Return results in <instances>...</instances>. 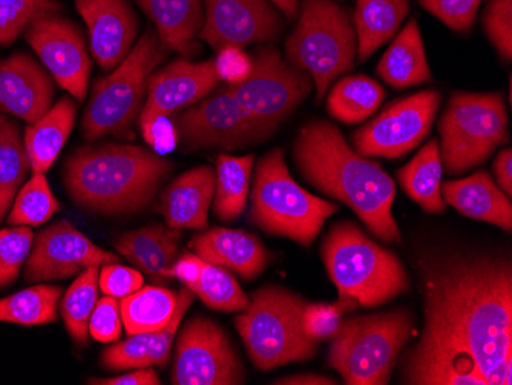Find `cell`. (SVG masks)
I'll return each instance as SVG.
<instances>
[{"instance_id":"obj_5","label":"cell","mask_w":512,"mask_h":385,"mask_svg":"<svg viewBox=\"0 0 512 385\" xmlns=\"http://www.w3.org/2000/svg\"><path fill=\"white\" fill-rule=\"evenodd\" d=\"M250 223L267 234L312 246L338 205L310 194L293 180L283 149L260 158L250 192Z\"/></svg>"},{"instance_id":"obj_29","label":"cell","mask_w":512,"mask_h":385,"mask_svg":"<svg viewBox=\"0 0 512 385\" xmlns=\"http://www.w3.org/2000/svg\"><path fill=\"white\" fill-rule=\"evenodd\" d=\"M408 14L410 0H356L352 19L358 42V62L364 63L390 42Z\"/></svg>"},{"instance_id":"obj_12","label":"cell","mask_w":512,"mask_h":385,"mask_svg":"<svg viewBox=\"0 0 512 385\" xmlns=\"http://www.w3.org/2000/svg\"><path fill=\"white\" fill-rule=\"evenodd\" d=\"M253 119L276 132L310 96L312 77L283 59L273 47H261L252 56V71L244 82L226 85Z\"/></svg>"},{"instance_id":"obj_41","label":"cell","mask_w":512,"mask_h":385,"mask_svg":"<svg viewBox=\"0 0 512 385\" xmlns=\"http://www.w3.org/2000/svg\"><path fill=\"white\" fill-rule=\"evenodd\" d=\"M350 310L347 304L339 300L335 304L307 303L302 312V330L315 343L332 339L344 321L342 316Z\"/></svg>"},{"instance_id":"obj_17","label":"cell","mask_w":512,"mask_h":385,"mask_svg":"<svg viewBox=\"0 0 512 385\" xmlns=\"http://www.w3.org/2000/svg\"><path fill=\"white\" fill-rule=\"evenodd\" d=\"M203 2L204 24L198 37L214 50L275 42L283 33V16L270 0Z\"/></svg>"},{"instance_id":"obj_30","label":"cell","mask_w":512,"mask_h":385,"mask_svg":"<svg viewBox=\"0 0 512 385\" xmlns=\"http://www.w3.org/2000/svg\"><path fill=\"white\" fill-rule=\"evenodd\" d=\"M442 171L444 168L440 162L439 142L430 140L398 172L399 183L405 194L428 214L447 212L448 205L442 197Z\"/></svg>"},{"instance_id":"obj_25","label":"cell","mask_w":512,"mask_h":385,"mask_svg":"<svg viewBox=\"0 0 512 385\" xmlns=\"http://www.w3.org/2000/svg\"><path fill=\"white\" fill-rule=\"evenodd\" d=\"M442 197L447 205L465 217L511 232V197L496 185L488 172L477 171L462 180L445 181L442 183Z\"/></svg>"},{"instance_id":"obj_24","label":"cell","mask_w":512,"mask_h":385,"mask_svg":"<svg viewBox=\"0 0 512 385\" xmlns=\"http://www.w3.org/2000/svg\"><path fill=\"white\" fill-rule=\"evenodd\" d=\"M135 4L151 19L166 50L177 51L184 59L200 53L203 0H135Z\"/></svg>"},{"instance_id":"obj_27","label":"cell","mask_w":512,"mask_h":385,"mask_svg":"<svg viewBox=\"0 0 512 385\" xmlns=\"http://www.w3.org/2000/svg\"><path fill=\"white\" fill-rule=\"evenodd\" d=\"M76 117L77 105L73 97H62L37 122L28 125L23 143L30 157L33 174L50 171L73 131Z\"/></svg>"},{"instance_id":"obj_13","label":"cell","mask_w":512,"mask_h":385,"mask_svg":"<svg viewBox=\"0 0 512 385\" xmlns=\"http://www.w3.org/2000/svg\"><path fill=\"white\" fill-rule=\"evenodd\" d=\"M244 379L243 364L229 336L214 320L197 316L178 333L172 384L237 385Z\"/></svg>"},{"instance_id":"obj_21","label":"cell","mask_w":512,"mask_h":385,"mask_svg":"<svg viewBox=\"0 0 512 385\" xmlns=\"http://www.w3.org/2000/svg\"><path fill=\"white\" fill-rule=\"evenodd\" d=\"M195 293L188 287H181L178 292L174 315L163 329L154 332L137 333L128 336L122 343L106 347L100 356V362L106 370L142 369V367H165L171 358L172 346L181 321L194 303Z\"/></svg>"},{"instance_id":"obj_32","label":"cell","mask_w":512,"mask_h":385,"mask_svg":"<svg viewBox=\"0 0 512 385\" xmlns=\"http://www.w3.org/2000/svg\"><path fill=\"white\" fill-rule=\"evenodd\" d=\"M178 293L165 286H143L120 298V313L126 335L163 329L174 315Z\"/></svg>"},{"instance_id":"obj_6","label":"cell","mask_w":512,"mask_h":385,"mask_svg":"<svg viewBox=\"0 0 512 385\" xmlns=\"http://www.w3.org/2000/svg\"><path fill=\"white\" fill-rule=\"evenodd\" d=\"M166 56L168 50L161 45L157 31H145L128 57L109 76L97 80L82 120L88 142L106 135L134 139L132 126L142 114L149 79Z\"/></svg>"},{"instance_id":"obj_51","label":"cell","mask_w":512,"mask_h":385,"mask_svg":"<svg viewBox=\"0 0 512 385\" xmlns=\"http://www.w3.org/2000/svg\"><path fill=\"white\" fill-rule=\"evenodd\" d=\"M273 384L283 385H335V379L327 378V376L313 375V373H302V375L287 376V378L276 379Z\"/></svg>"},{"instance_id":"obj_37","label":"cell","mask_w":512,"mask_h":385,"mask_svg":"<svg viewBox=\"0 0 512 385\" xmlns=\"http://www.w3.org/2000/svg\"><path fill=\"white\" fill-rule=\"evenodd\" d=\"M59 200L54 197L45 174H33L30 180L19 189L13 206L8 212L11 226H42L60 211Z\"/></svg>"},{"instance_id":"obj_8","label":"cell","mask_w":512,"mask_h":385,"mask_svg":"<svg viewBox=\"0 0 512 385\" xmlns=\"http://www.w3.org/2000/svg\"><path fill=\"white\" fill-rule=\"evenodd\" d=\"M307 301L281 286L256 290L249 306L237 316L235 326L256 369L306 362L316 355L318 343L302 330Z\"/></svg>"},{"instance_id":"obj_49","label":"cell","mask_w":512,"mask_h":385,"mask_svg":"<svg viewBox=\"0 0 512 385\" xmlns=\"http://www.w3.org/2000/svg\"><path fill=\"white\" fill-rule=\"evenodd\" d=\"M88 384L97 385H158L161 384L157 372L152 367H142V369H131V372L123 375L114 376V378L89 379Z\"/></svg>"},{"instance_id":"obj_9","label":"cell","mask_w":512,"mask_h":385,"mask_svg":"<svg viewBox=\"0 0 512 385\" xmlns=\"http://www.w3.org/2000/svg\"><path fill=\"white\" fill-rule=\"evenodd\" d=\"M407 310L355 316L332 338L329 364L348 385H385L410 338Z\"/></svg>"},{"instance_id":"obj_14","label":"cell","mask_w":512,"mask_h":385,"mask_svg":"<svg viewBox=\"0 0 512 385\" xmlns=\"http://www.w3.org/2000/svg\"><path fill=\"white\" fill-rule=\"evenodd\" d=\"M440 102L439 91L427 89L390 103L352 135L353 148L368 158L404 157L430 135Z\"/></svg>"},{"instance_id":"obj_11","label":"cell","mask_w":512,"mask_h":385,"mask_svg":"<svg viewBox=\"0 0 512 385\" xmlns=\"http://www.w3.org/2000/svg\"><path fill=\"white\" fill-rule=\"evenodd\" d=\"M178 145L183 151L223 149L240 151L260 145L275 132L253 119L229 93L226 85L174 116Z\"/></svg>"},{"instance_id":"obj_45","label":"cell","mask_w":512,"mask_h":385,"mask_svg":"<svg viewBox=\"0 0 512 385\" xmlns=\"http://www.w3.org/2000/svg\"><path fill=\"white\" fill-rule=\"evenodd\" d=\"M143 286V274L135 267L122 266L120 263H109L100 267L99 287L103 295L120 300L142 289Z\"/></svg>"},{"instance_id":"obj_19","label":"cell","mask_w":512,"mask_h":385,"mask_svg":"<svg viewBox=\"0 0 512 385\" xmlns=\"http://www.w3.org/2000/svg\"><path fill=\"white\" fill-rule=\"evenodd\" d=\"M88 27L91 53L103 71H112L138 40V17L128 0H74Z\"/></svg>"},{"instance_id":"obj_18","label":"cell","mask_w":512,"mask_h":385,"mask_svg":"<svg viewBox=\"0 0 512 385\" xmlns=\"http://www.w3.org/2000/svg\"><path fill=\"white\" fill-rule=\"evenodd\" d=\"M220 83L214 60L191 62L177 59L163 70L152 74L148 83L140 129L158 117H174L183 109L191 108L217 88Z\"/></svg>"},{"instance_id":"obj_46","label":"cell","mask_w":512,"mask_h":385,"mask_svg":"<svg viewBox=\"0 0 512 385\" xmlns=\"http://www.w3.org/2000/svg\"><path fill=\"white\" fill-rule=\"evenodd\" d=\"M244 48H221L214 59L215 70L224 85H237L244 82L252 71V56Z\"/></svg>"},{"instance_id":"obj_50","label":"cell","mask_w":512,"mask_h":385,"mask_svg":"<svg viewBox=\"0 0 512 385\" xmlns=\"http://www.w3.org/2000/svg\"><path fill=\"white\" fill-rule=\"evenodd\" d=\"M494 174H496L499 188L508 197L512 194V151L509 148L502 149L494 160Z\"/></svg>"},{"instance_id":"obj_22","label":"cell","mask_w":512,"mask_h":385,"mask_svg":"<svg viewBox=\"0 0 512 385\" xmlns=\"http://www.w3.org/2000/svg\"><path fill=\"white\" fill-rule=\"evenodd\" d=\"M189 247L206 263L232 270L246 281L260 277L269 263V252L260 238L241 229L200 232L189 240Z\"/></svg>"},{"instance_id":"obj_40","label":"cell","mask_w":512,"mask_h":385,"mask_svg":"<svg viewBox=\"0 0 512 385\" xmlns=\"http://www.w3.org/2000/svg\"><path fill=\"white\" fill-rule=\"evenodd\" d=\"M33 241L34 234L28 226L0 229V289L17 280Z\"/></svg>"},{"instance_id":"obj_38","label":"cell","mask_w":512,"mask_h":385,"mask_svg":"<svg viewBox=\"0 0 512 385\" xmlns=\"http://www.w3.org/2000/svg\"><path fill=\"white\" fill-rule=\"evenodd\" d=\"M191 290L206 306L220 312H243L249 306L250 298L241 289L237 278L230 274V270L206 261L200 280Z\"/></svg>"},{"instance_id":"obj_4","label":"cell","mask_w":512,"mask_h":385,"mask_svg":"<svg viewBox=\"0 0 512 385\" xmlns=\"http://www.w3.org/2000/svg\"><path fill=\"white\" fill-rule=\"evenodd\" d=\"M322 260L339 301L350 309L376 307L410 289V275L393 252L370 240L352 221H339L322 241Z\"/></svg>"},{"instance_id":"obj_7","label":"cell","mask_w":512,"mask_h":385,"mask_svg":"<svg viewBox=\"0 0 512 385\" xmlns=\"http://www.w3.org/2000/svg\"><path fill=\"white\" fill-rule=\"evenodd\" d=\"M298 14V24L286 40V60L312 77L316 99L322 100L355 65V25L347 8L335 0H302Z\"/></svg>"},{"instance_id":"obj_3","label":"cell","mask_w":512,"mask_h":385,"mask_svg":"<svg viewBox=\"0 0 512 385\" xmlns=\"http://www.w3.org/2000/svg\"><path fill=\"white\" fill-rule=\"evenodd\" d=\"M174 165L151 149L123 143L85 146L69 155L63 185L71 200L97 214H134L151 205Z\"/></svg>"},{"instance_id":"obj_43","label":"cell","mask_w":512,"mask_h":385,"mask_svg":"<svg viewBox=\"0 0 512 385\" xmlns=\"http://www.w3.org/2000/svg\"><path fill=\"white\" fill-rule=\"evenodd\" d=\"M422 8L456 33H470L482 0H419Z\"/></svg>"},{"instance_id":"obj_34","label":"cell","mask_w":512,"mask_h":385,"mask_svg":"<svg viewBox=\"0 0 512 385\" xmlns=\"http://www.w3.org/2000/svg\"><path fill=\"white\" fill-rule=\"evenodd\" d=\"M31 171L19 123L0 114V223L8 217L14 198Z\"/></svg>"},{"instance_id":"obj_1","label":"cell","mask_w":512,"mask_h":385,"mask_svg":"<svg viewBox=\"0 0 512 385\" xmlns=\"http://www.w3.org/2000/svg\"><path fill=\"white\" fill-rule=\"evenodd\" d=\"M425 324L402 362L417 385L512 384V267L508 258L444 252L422 264Z\"/></svg>"},{"instance_id":"obj_28","label":"cell","mask_w":512,"mask_h":385,"mask_svg":"<svg viewBox=\"0 0 512 385\" xmlns=\"http://www.w3.org/2000/svg\"><path fill=\"white\" fill-rule=\"evenodd\" d=\"M378 76L396 89L411 88L431 82L430 65L425 56L424 40L417 20H408L376 68Z\"/></svg>"},{"instance_id":"obj_10","label":"cell","mask_w":512,"mask_h":385,"mask_svg":"<svg viewBox=\"0 0 512 385\" xmlns=\"http://www.w3.org/2000/svg\"><path fill=\"white\" fill-rule=\"evenodd\" d=\"M442 168L459 175L508 143V111L500 93H454L439 123Z\"/></svg>"},{"instance_id":"obj_26","label":"cell","mask_w":512,"mask_h":385,"mask_svg":"<svg viewBox=\"0 0 512 385\" xmlns=\"http://www.w3.org/2000/svg\"><path fill=\"white\" fill-rule=\"evenodd\" d=\"M180 244L181 231L151 224L120 235L115 240V249L152 283L165 286L174 280L171 267L177 260Z\"/></svg>"},{"instance_id":"obj_35","label":"cell","mask_w":512,"mask_h":385,"mask_svg":"<svg viewBox=\"0 0 512 385\" xmlns=\"http://www.w3.org/2000/svg\"><path fill=\"white\" fill-rule=\"evenodd\" d=\"M62 287L37 284L0 300V323L43 326L56 323Z\"/></svg>"},{"instance_id":"obj_16","label":"cell","mask_w":512,"mask_h":385,"mask_svg":"<svg viewBox=\"0 0 512 385\" xmlns=\"http://www.w3.org/2000/svg\"><path fill=\"white\" fill-rule=\"evenodd\" d=\"M25 263L28 283H48L79 277L89 267L120 263V258L92 243L69 221L60 220L34 237Z\"/></svg>"},{"instance_id":"obj_31","label":"cell","mask_w":512,"mask_h":385,"mask_svg":"<svg viewBox=\"0 0 512 385\" xmlns=\"http://www.w3.org/2000/svg\"><path fill=\"white\" fill-rule=\"evenodd\" d=\"M252 154L235 157L220 154L215 169L214 211L218 220L224 223L238 220L246 209L252 186Z\"/></svg>"},{"instance_id":"obj_33","label":"cell","mask_w":512,"mask_h":385,"mask_svg":"<svg viewBox=\"0 0 512 385\" xmlns=\"http://www.w3.org/2000/svg\"><path fill=\"white\" fill-rule=\"evenodd\" d=\"M385 99V89L376 80L359 76L342 77L327 97V111L345 125H358L378 111Z\"/></svg>"},{"instance_id":"obj_15","label":"cell","mask_w":512,"mask_h":385,"mask_svg":"<svg viewBox=\"0 0 512 385\" xmlns=\"http://www.w3.org/2000/svg\"><path fill=\"white\" fill-rule=\"evenodd\" d=\"M60 88L83 102L91 76V57L79 25L59 13L42 14L23 33Z\"/></svg>"},{"instance_id":"obj_52","label":"cell","mask_w":512,"mask_h":385,"mask_svg":"<svg viewBox=\"0 0 512 385\" xmlns=\"http://www.w3.org/2000/svg\"><path fill=\"white\" fill-rule=\"evenodd\" d=\"M270 2H272L287 19H293V17L299 13V0H270Z\"/></svg>"},{"instance_id":"obj_23","label":"cell","mask_w":512,"mask_h":385,"mask_svg":"<svg viewBox=\"0 0 512 385\" xmlns=\"http://www.w3.org/2000/svg\"><path fill=\"white\" fill-rule=\"evenodd\" d=\"M215 195V169L198 166L175 178L161 192L160 212L175 231L207 228V215Z\"/></svg>"},{"instance_id":"obj_42","label":"cell","mask_w":512,"mask_h":385,"mask_svg":"<svg viewBox=\"0 0 512 385\" xmlns=\"http://www.w3.org/2000/svg\"><path fill=\"white\" fill-rule=\"evenodd\" d=\"M483 28L499 56L512 59V0H490L483 13Z\"/></svg>"},{"instance_id":"obj_44","label":"cell","mask_w":512,"mask_h":385,"mask_svg":"<svg viewBox=\"0 0 512 385\" xmlns=\"http://www.w3.org/2000/svg\"><path fill=\"white\" fill-rule=\"evenodd\" d=\"M122 313H120L119 300L114 297H105L97 301L89 318V336L103 344H112L119 341L122 336Z\"/></svg>"},{"instance_id":"obj_39","label":"cell","mask_w":512,"mask_h":385,"mask_svg":"<svg viewBox=\"0 0 512 385\" xmlns=\"http://www.w3.org/2000/svg\"><path fill=\"white\" fill-rule=\"evenodd\" d=\"M59 11L57 0H0V45L10 47L34 19Z\"/></svg>"},{"instance_id":"obj_48","label":"cell","mask_w":512,"mask_h":385,"mask_svg":"<svg viewBox=\"0 0 512 385\" xmlns=\"http://www.w3.org/2000/svg\"><path fill=\"white\" fill-rule=\"evenodd\" d=\"M204 261L195 254L184 252L177 260L174 261L171 267V277L174 280L180 281L183 286L191 289L192 286L198 283L201 277V270H203Z\"/></svg>"},{"instance_id":"obj_36","label":"cell","mask_w":512,"mask_h":385,"mask_svg":"<svg viewBox=\"0 0 512 385\" xmlns=\"http://www.w3.org/2000/svg\"><path fill=\"white\" fill-rule=\"evenodd\" d=\"M99 270L100 267H89L82 272L60 300L63 323L71 339L80 347L88 344L89 318L99 301Z\"/></svg>"},{"instance_id":"obj_47","label":"cell","mask_w":512,"mask_h":385,"mask_svg":"<svg viewBox=\"0 0 512 385\" xmlns=\"http://www.w3.org/2000/svg\"><path fill=\"white\" fill-rule=\"evenodd\" d=\"M142 132L146 143L157 154L158 152L165 154V152L174 151L175 146L178 145L177 129L172 122V117H158L142 128Z\"/></svg>"},{"instance_id":"obj_2","label":"cell","mask_w":512,"mask_h":385,"mask_svg":"<svg viewBox=\"0 0 512 385\" xmlns=\"http://www.w3.org/2000/svg\"><path fill=\"white\" fill-rule=\"evenodd\" d=\"M293 158L309 185L352 209L371 234L385 243L401 241L393 217V178L348 145L338 126L325 120L306 123L293 143Z\"/></svg>"},{"instance_id":"obj_20","label":"cell","mask_w":512,"mask_h":385,"mask_svg":"<svg viewBox=\"0 0 512 385\" xmlns=\"http://www.w3.org/2000/svg\"><path fill=\"white\" fill-rule=\"evenodd\" d=\"M56 97L53 76L25 53L0 60V111L23 122H37Z\"/></svg>"}]
</instances>
